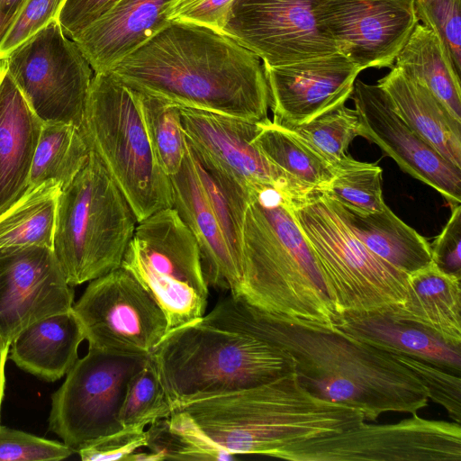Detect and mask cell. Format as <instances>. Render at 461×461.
I'll use <instances>...</instances> for the list:
<instances>
[{
  "mask_svg": "<svg viewBox=\"0 0 461 461\" xmlns=\"http://www.w3.org/2000/svg\"><path fill=\"white\" fill-rule=\"evenodd\" d=\"M461 206L452 207L442 231L430 245L431 261L441 271L461 279Z\"/></svg>",
  "mask_w": 461,
  "mask_h": 461,
  "instance_id": "cell-43",
  "label": "cell"
},
{
  "mask_svg": "<svg viewBox=\"0 0 461 461\" xmlns=\"http://www.w3.org/2000/svg\"><path fill=\"white\" fill-rule=\"evenodd\" d=\"M135 92L157 160L168 176H173L181 168L187 149L180 106L160 97Z\"/></svg>",
  "mask_w": 461,
  "mask_h": 461,
  "instance_id": "cell-32",
  "label": "cell"
},
{
  "mask_svg": "<svg viewBox=\"0 0 461 461\" xmlns=\"http://www.w3.org/2000/svg\"><path fill=\"white\" fill-rule=\"evenodd\" d=\"M176 409L186 412L227 451L271 457L292 444L340 433L365 421L357 409L307 391L294 371L263 384Z\"/></svg>",
  "mask_w": 461,
  "mask_h": 461,
  "instance_id": "cell-5",
  "label": "cell"
},
{
  "mask_svg": "<svg viewBox=\"0 0 461 461\" xmlns=\"http://www.w3.org/2000/svg\"><path fill=\"white\" fill-rule=\"evenodd\" d=\"M273 314L335 328V312L293 202L269 186L249 188L241 224V295Z\"/></svg>",
  "mask_w": 461,
  "mask_h": 461,
  "instance_id": "cell-4",
  "label": "cell"
},
{
  "mask_svg": "<svg viewBox=\"0 0 461 461\" xmlns=\"http://www.w3.org/2000/svg\"><path fill=\"white\" fill-rule=\"evenodd\" d=\"M131 89L253 122L268 119L261 59L211 28L171 22L110 71Z\"/></svg>",
  "mask_w": 461,
  "mask_h": 461,
  "instance_id": "cell-1",
  "label": "cell"
},
{
  "mask_svg": "<svg viewBox=\"0 0 461 461\" xmlns=\"http://www.w3.org/2000/svg\"><path fill=\"white\" fill-rule=\"evenodd\" d=\"M326 197L353 234L371 252L394 267L409 275L431 262L428 240L387 205L379 212L361 213Z\"/></svg>",
  "mask_w": 461,
  "mask_h": 461,
  "instance_id": "cell-27",
  "label": "cell"
},
{
  "mask_svg": "<svg viewBox=\"0 0 461 461\" xmlns=\"http://www.w3.org/2000/svg\"><path fill=\"white\" fill-rule=\"evenodd\" d=\"M169 423L179 436L182 446L181 460H236V455L227 451L210 439L182 410L173 411Z\"/></svg>",
  "mask_w": 461,
  "mask_h": 461,
  "instance_id": "cell-40",
  "label": "cell"
},
{
  "mask_svg": "<svg viewBox=\"0 0 461 461\" xmlns=\"http://www.w3.org/2000/svg\"><path fill=\"white\" fill-rule=\"evenodd\" d=\"M321 21L338 52L362 70L392 68L420 23L414 0H324Z\"/></svg>",
  "mask_w": 461,
  "mask_h": 461,
  "instance_id": "cell-15",
  "label": "cell"
},
{
  "mask_svg": "<svg viewBox=\"0 0 461 461\" xmlns=\"http://www.w3.org/2000/svg\"><path fill=\"white\" fill-rule=\"evenodd\" d=\"M26 0H0L2 6L14 17Z\"/></svg>",
  "mask_w": 461,
  "mask_h": 461,
  "instance_id": "cell-47",
  "label": "cell"
},
{
  "mask_svg": "<svg viewBox=\"0 0 461 461\" xmlns=\"http://www.w3.org/2000/svg\"><path fill=\"white\" fill-rule=\"evenodd\" d=\"M394 63L405 75L428 88L461 122L460 74L432 29L419 23Z\"/></svg>",
  "mask_w": 461,
  "mask_h": 461,
  "instance_id": "cell-28",
  "label": "cell"
},
{
  "mask_svg": "<svg viewBox=\"0 0 461 461\" xmlns=\"http://www.w3.org/2000/svg\"><path fill=\"white\" fill-rule=\"evenodd\" d=\"M419 22L443 41L455 68L461 71V0H414Z\"/></svg>",
  "mask_w": 461,
  "mask_h": 461,
  "instance_id": "cell-37",
  "label": "cell"
},
{
  "mask_svg": "<svg viewBox=\"0 0 461 461\" xmlns=\"http://www.w3.org/2000/svg\"><path fill=\"white\" fill-rule=\"evenodd\" d=\"M90 149L80 128L43 123L34 152L28 188L54 181L64 188L86 162Z\"/></svg>",
  "mask_w": 461,
  "mask_h": 461,
  "instance_id": "cell-31",
  "label": "cell"
},
{
  "mask_svg": "<svg viewBox=\"0 0 461 461\" xmlns=\"http://www.w3.org/2000/svg\"><path fill=\"white\" fill-rule=\"evenodd\" d=\"M169 180L173 208L196 240L208 286L228 289L240 296V267L207 200L188 149L181 168Z\"/></svg>",
  "mask_w": 461,
  "mask_h": 461,
  "instance_id": "cell-21",
  "label": "cell"
},
{
  "mask_svg": "<svg viewBox=\"0 0 461 461\" xmlns=\"http://www.w3.org/2000/svg\"><path fill=\"white\" fill-rule=\"evenodd\" d=\"M292 461H460L461 427L417 413L390 424L364 422L340 433L307 439L279 450Z\"/></svg>",
  "mask_w": 461,
  "mask_h": 461,
  "instance_id": "cell-12",
  "label": "cell"
},
{
  "mask_svg": "<svg viewBox=\"0 0 461 461\" xmlns=\"http://www.w3.org/2000/svg\"><path fill=\"white\" fill-rule=\"evenodd\" d=\"M390 312L453 346H461V279L432 261L407 277L403 302Z\"/></svg>",
  "mask_w": 461,
  "mask_h": 461,
  "instance_id": "cell-25",
  "label": "cell"
},
{
  "mask_svg": "<svg viewBox=\"0 0 461 461\" xmlns=\"http://www.w3.org/2000/svg\"><path fill=\"white\" fill-rule=\"evenodd\" d=\"M65 0H26L0 45V59L58 19Z\"/></svg>",
  "mask_w": 461,
  "mask_h": 461,
  "instance_id": "cell-39",
  "label": "cell"
},
{
  "mask_svg": "<svg viewBox=\"0 0 461 461\" xmlns=\"http://www.w3.org/2000/svg\"><path fill=\"white\" fill-rule=\"evenodd\" d=\"M263 66L272 122L286 129L344 104L362 71L339 52L281 66Z\"/></svg>",
  "mask_w": 461,
  "mask_h": 461,
  "instance_id": "cell-19",
  "label": "cell"
},
{
  "mask_svg": "<svg viewBox=\"0 0 461 461\" xmlns=\"http://www.w3.org/2000/svg\"><path fill=\"white\" fill-rule=\"evenodd\" d=\"M52 249H0V337L11 344L26 327L74 305V290Z\"/></svg>",
  "mask_w": 461,
  "mask_h": 461,
  "instance_id": "cell-18",
  "label": "cell"
},
{
  "mask_svg": "<svg viewBox=\"0 0 461 461\" xmlns=\"http://www.w3.org/2000/svg\"><path fill=\"white\" fill-rule=\"evenodd\" d=\"M81 132L131 206L138 222L173 207L169 176L154 154L137 93L110 72L95 73Z\"/></svg>",
  "mask_w": 461,
  "mask_h": 461,
  "instance_id": "cell-7",
  "label": "cell"
},
{
  "mask_svg": "<svg viewBox=\"0 0 461 461\" xmlns=\"http://www.w3.org/2000/svg\"><path fill=\"white\" fill-rule=\"evenodd\" d=\"M120 0H65L58 21L68 38L74 37L107 13Z\"/></svg>",
  "mask_w": 461,
  "mask_h": 461,
  "instance_id": "cell-44",
  "label": "cell"
},
{
  "mask_svg": "<svg viewBox=\"0 0 461 461\" xmlns=\"http://www.w3.org/2000/svg\"><path fill=\"white\" fill-rule=\"evenodd\" d=\"M393 356L420 380L428 391L429 399L441 405L447 411L448 416L455 422L460 424V375L414 357L402 355Z\"/></svg>",
  "mask_w": 461,
  "mask_h": 461,
  "instance_id": "cell-36",
  "label": "cell"
},
{
  "mask_svg": "<svg viewBox=\"0 0 461 461\" xmlns=\"http://www.w3.org/2000/svg\"><path fill=\"white\" fill-rule=\"evenodd\" d=\"M377 85L404 122L443 158L461 168V122L428 88L395 66Z\"/></svg>",
  "mask_w": 461,
  "mask_h": 461,
  "instance_id": "cell-24",
  "label": "cell"
},
{
  "mask_svg": "<svg viewBox=\"0 0 461 461\" xmlns=\"http://www.w3.org/2000/svg\"><path fill=\"white\" fill-rule=\"evenodd\" d=\"M172 406L151 356L146 366L129 382L120 411L122 427H143L170 417Z\"/></svg>",
  "mask_w": 461,
  "mask_h": 461,
  "instance_id": "cell-35",
  "label": "cell"
},
{
  "mask_svg": "<svg viewBox=\"0 0 461 461\" xmlns=\"http://www.w3.org/2000/svg\"><path fill=\"white\" fill-rule=\"evenodd\" d=\"M180 116L188 143L233 181L249 189L276 188L292 202L308 194L275 167L253 142L260 122L182 106Z\"/></svg>",
  "mask_w": 461,
  "mask_h": 461,
  "instance_id": "cell-16",
  "label": "cell"
},
{
  "mask_svg": "<svg viewBox=\"0 0 461 461\" xmlns=\"http://www.w3.org/2000/svg\"><path fill=\"white\" fill-rule=\"evenodd\" d=\"M324 0H233L222 33L267 66L338 52L321 21Z\"/></svg>",
  "mask_w": 461,
  "mask_h": 461,
  "instance_id": "cell-14",
  "label": "cell"
},
{
  "mask_svg": "<svg viewBox=\"0 0 461 461\" xmlns=\"http://www.w3.org/2000/svg\"><path fill=\"white\" fill-rule=\"evenodd\" d=\"M263 155L305 192L321 190L335 167L292 131L267 119L253 140Z\"/></svg>",
  "mask_w": 461,
  "mask_h": 461,
  "instance_id": "cell-30",
  "label": "cell"
},
{
  "mask_svg": "<svg viewBox=\"0 0 461 461\" xmlns=\"http://www.w3.org/2000/svg\"><path fill=\"white\" fill-rule=\"evenodd\" d=\"M333 178L321 190L332 200L361 213L379 212L386 205L383 198V169L347 155L335 165Z\"/></svg>",
  "mask_w": 461,
  "mask_h": 461,
  "instance_id": "cell-33",
  "label": "cell"
},
{
  "mask_svg": "<svg viewBox=\"0 0 461 461\" xmlns=\"http://www.w3.org/2000/svg\"><path fill=\"white\" fill-rule=\"evenodd\" d=\"M137 224L126 197L90 150L58 200L52 250L68 284L119 268Z\"/></svg>",
  "mask_w": 461,
  "mask_h": 461,
  "instance_id": "cell-6",
  "label": "cell"
},
{
  "mask_svg": "<svg viewBox=\"0 0 461 461\" xmlns=\"http://www.w3.org/2000/svg\"><path fill=\"white\" fill-rule=\"evenodd\" d=\"M337 314L401 304L408 275L371 252L342 221L319 190L293 202Z\"/></svg>",
  "mask_w": 461,
  "mask_h": 461,
  "instance_id": "cell-8",
  "label": "cell"
},
{
  "mask_svg": "<svg viewBox=\"0 0 461 461\" xmlns=\"http://www.w3.org/2000/svg\"><path fill=\"white\" fill-rule=\"evenodd\" d=\"M352 98L358 133L376 144L412 177L439 193L451 207L461 203V168L443 158L398 115L377 85L356 80Z\"/></svg>",
  "mask_w": 461,
  "mask_h": 461,
  "instance_id": "cell-17",
  "label": "cell"
},
{
  "mask_svg": "<svg viewBox=\"0 0 461 461\" xmlns=\"http://www.w3.org/2000/svg\"><path fill=\"white\" fill-rule=\"evenodd\" d=\"M268 338L290 357L299 383L312 394L375 420L386 412L417 413L429 393L420 380L384 350L335 328L265 312Z\"/></svg>",
  "mask_w": 461,
  "mask_h": 461,
  "instance_id": "cell-3",
  "label": "cell"
},
{
  "mask_svg": "<svg viewBox=\"0 0 461 461\" xmlns=\"http://www.w3.org/2000/svg\"><path fill=\"white\" fill-rule=\"evenodd\" d=\"M121 267L154 298L169 330L204 315L209 286L199 247L173 207L138 222Z\"/></svg>",
  "mask_w": 461,
  "mask_h": 461,
  "instance_id": "cell-9",
  "label": "cell"
},
{
  "mask_svg": "<svg viewBox=\"0 0 461 461\" xmlns=\"http://www.w3.org/2000/svg\"><path fill=\"white\" fill-rule=\"evenodd\" d=\"M145 445L144 428L131 426L93 441L77 453L83 461L127 460L129 456Z\"/></svg>",
  "mask_w": 461,
  "mask_h": 461,
  "instance_id": "cell-41",
  "label": "cell"
},
{
  "mask_svg": "<svg viewBox=\"0 0 461 461\" xmlns=\"http://www.w3.org/2000/svg\"><path fill=\"white\" fill-rule=\"evenodd\" d=\"M6 68L42 123L80 128L93 69L58 19L11 51Z\"/></svg>",
  "mask_w": 461,
  "mask_h": 461,
  "instance_id": "cell-11",
  "label": "cell"
},
{
  "mask_svg": "<svg viewBox=\"0 0 461 461\" xmlns=\"http://www.w3.org/2000/svg\"><path fill=\"white\" fill-rule=\"evenodd\" d=\"M73 453L65 443L0 426V461L61 460Z\"/></svg>",
  "mask_w": 461,
  "mask_h": 461,
  "instance_id": "cell-38",
  "label": "cell"
},
{
  "mask_svg": "<svg viewBox=\"0 0 461 461\" xmlns=\"http://www.w3.org/2000/svg\"><path fill=\"white\" fill-rule=\"evenodd\" d=\"M72 310L88 348L111 353L151 356L169 330L154 298L122 267L90 281Z\"/></svg>",
  "mask_w": 461,
  "mask_h": 461,
  "instance_id": "cell-13",
  "label": "cell"
},
{
  "mask_svg": "<svg viewBox=\"0 0 461 461\" xmlns=\"http://www.w3.org/2000/svg\"><path fill=\"white\" fill-rule=\"evenodd\" d=\"M59 193L60 186L54 181L27 188L0 214V249H52Z\"/></svg>",
  "mask_w": 461,
  "mask_h": 461,
  "instance_id": "cell-29",
  "label": "cell"
},
{
  "mask_svg": "<svg viewBox=\"0 0 461 461\" xmlns=\"http://www.w3.org/2000/svg\"><path fill=\"white\" fill-rule=\"evenodd\" d=\"M233 0H175L168 11L169 22L205 26L222 32Z\"/></svg>",
  "mask_w": 461,
  "mask_h": 461,
  "instance_id": "cell-42",
  "label": "cell"
},
{
  "mask_svg": "<svg viewBox=\"0 0 461 461\" xmlns=\"http://www.w3.org/2000/svg\"><path fill=\"white\" fill-rule=\"evenodd\" d=\"M151 358L173 411L293 371L289 356L267 336L265 311L231 294L207 314L169 330Z\"/></svg>",
  "mask_w": 461,
  "mask_h": 461,
  "instance_id": "cell-2",
  "label": "cell"
},
{
  "mask_svg": "<svg viewBox=\"0 0 461 461\" xmlns=\"http://www.w3.org/2000/svg\"><path fill=\"white\" fill-rule=\"evenodd\" d=\"M42 126L0 59V214L28 188Z\"/></svg>",
  "mask_w": 461,
  "mask_h": 461,
  "instance_id": "cell-22",
  "label": "cell"
},
{
  "mask_svg": "<svg viewBox=\"0 0 461 461\" xmlns=\"http://www.w3.org/2000/svg\"><path fill=\"white\" fill-rule=\"evenodd\" d=\"M336 328L387 353L427 361L460 375L461 346L450 345L422 327L397 318L389 309L340 313Z\"/></svg>",
  "mask_w": 461,
  "mask_h": 461,
  "instance_id": "cell-23",
  "label": "cell"
},
{
  "mask_svg": "<svg viewBox=\"0 0 461 461\" xmlns=\"http://www.w3.org/2000/svg\"><path fill=\"white\" fill-rule=\"evenodd\" d=\"M149 357L88 348L51 395L50 430L74 452L121 430L119 415L129 382Z\"/></svg>",
  "mask_w": 461,
  "mask_h": 461,
  "instance_id": "cell-10",
  "label": "cell"
},
{
  "mask_svg": "<svg viewBox=\"0 0 461 461\" xmlns=\"http://www.w3.org/2000/svg\"><path fill=\"white\" fill-rule=\"evenodd\" d=\"M14 18L15 17L0 4V45L7 34Z\"/></svg>",
  "mask_w": 461,
  "mask_h": 461,
  "instance_id": "cell-46",
  "label": "cell"
},
{
  "mask_svg": "<svg viewBox=\"0 0 461 461\" xmlns=\"http://www.w3.org/2000/svg\"><path fill=\"white\" fill-rule=\"evenodd\" d=\"M10 344L0 337V410L5 392V367L9 353Z\"/></svg>",
  "mask_w": 461,
  "mask_h": 461,
  "instance_id": "cell-45",
  "label": "cell"
},
{
  "mask_svg": "<svg viewBox=\"0 0 461 461\" xmlns=\"http://www.w3.org/2000/svg\"><path fill=\"white\" fill-rule=\"evenodd\" d=\"M127 461H160L158 456L153 453L149 452H133L129 457Z\"/></svg>",
  "mask_w": 461,
  "mask_h": 461,
  "instance_id": "cell-48",
  "label": "cell"
},
{
  "mask_svg": "<svg viewBox=\"0 0 461 461\" xmlns=\"http://www.w3.org/2000/svg\"><path fill=\"white\" fill-rule=\"evenodd\" d=\"M358 126L356 110L344 104L288 130L334 166L348 155L349 144L359 136Z\"/></svg>",
  "mask_w": 461,
  "mask_h": 461,
  "instance_id": "cell-34",
  "label": "cell"
},
{
  "mask_svg": "<svg viewBox=\"0 0 461 461\" xmlns=\"http://www.w3.org/2000/svg\"><path fill=\"white\" fill-rule=\"evenodd\" d=\"M84 339L71 309L23 330L10 344V358L21 369L53 382L67 375L77 361L78 347Z\"/></svg>",
  "mask_w": 461,
  "mask_h": 461,
  "instance_id": "cell-26",
  "label": "cell"
},
{
  "mask_svg": "<svg viewBox=\"0 0 461 461\" xmlns=\"http://www.w3.org/2000/svg\"><path fill=\"white\" fill-rule=\"evenodd\" d=\"M174 1L120 0L71 40L95 74L109 72L170 23L168 11Z\"/></svg>",
  "mask_w": 461,
  "mask_h": 461,
  "instance_id": "cell-20",
  "label": "cell"
}]
</instances>
